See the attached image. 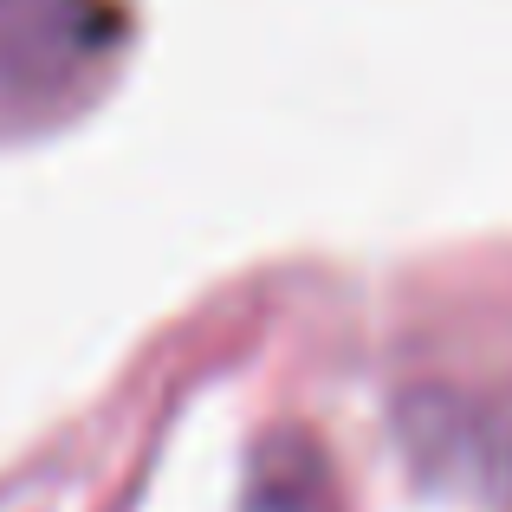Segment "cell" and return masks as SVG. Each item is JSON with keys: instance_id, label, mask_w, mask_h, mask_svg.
<instances>
[{"instance_id": "cell-1", "label": "cell", "mask_w": 512, "mask_h": 512, "mask_svg": "<svg viewBox=\"0 0 512 512\" xmlns=\"http://www.w3.org/2000/svg\"><path fill=\"white\" fill-rule=\"evenodd\" d=\"M124 0H0V124H39L91 98L124 52Z\"/></svg>"}]
</instances>
